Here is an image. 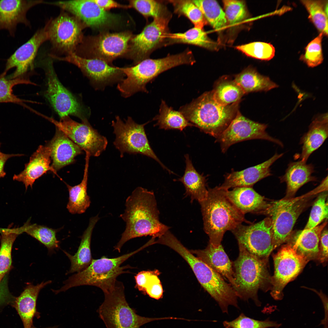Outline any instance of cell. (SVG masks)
I'll use <instances>...</instances> for the list:
<instances>
[{"label": "cell", "mask_w": 328, "mask_h": 328, "mask_svg": "<svg viewBox=\"0 0 328 328\" xmlns=\"http://www.w3.org/2000/svg\"><path fill=\"white\" fill-rule=\"evenodd\" d=\"M208 190L207 198L199 203L209 243L217 247L226 231H232L244 222H251L228 198L227 190L219 186Z\"/></svg>", "instance_id": "obj_2"}, {"label": "cell", "mask_w": 328, "mask_h": 328, "mask_svg": "<svg viewBox=\"0 0 328 328\" xmlns=\"http://www.w3.org/2000/svg\"><path fill=\"white\" fill-rule=\"evenodd\" d=\"M273 259L275 271L271 279V294L275 300H280L284 287L298 275L309 261L298 254L291 244L282 246Z\"/></svg>", "instance_id": "obj_16"}, {"label": "cell", "mask_w": 328, "mask_h": 328, "mask_svg": "<svg viewBox=\"0 0 328 328\" xmlns=\"http://www.w3.org/2000/svg\"><path fill=\"white\" fill-rule=\"evenodd\" d=\"M39 115L53 124L90 156L98 157L106 149L107 138L93 128L87 120L80 123L67 116L58 121L40 113Z\"/></svg>", "instance_id": "obj_12"}, {"label": "cell", "mask_w": 328, "mask_h": 328, "mask_svg": "<svg viewBox=\"0 0 328 328\" xmlns=\"http://www.w3.org/2000/svg\"><path fill=\"white\" fill-rule=\"evenodd\" d=\"M47 26L38 29L26 42L18 48L7 60L5 68L2 74L5 75L10 69L15 70L10 79L19 77L32 69L34 60L41 45L49 40Z\"/></svg>", "instance_id": "obj_20"}, {"label": "cell", "mask_w": 328, "mask_h": 328, "mask_svg": "<svg viewBox=\"0 0 328 328\" xmlns=\"http://www.w3.org/2000/svg\"><path fill=\"white\" fill-rule=\"evenodd\" d=\"M0 232V283L11 267V252L13 243L17 236L22 233L20 228L3 229Z\"/></svg>", "instance_id": "obj_38"}, {"label": "cell", "mask_w": 328, "mask_h": 328, "mask_svg": "<svg viewBox=\"0 0 328 328\" xmlns=\"http://www.w3.org/2000/svg\"><path fill=\"white\" fill-rule=\"evenodd\" d=\"M53 54L66 56L74 53L84 37L86 27L78 18L63 10L60 14L46 24Z\"/></svg>", "instance_id": "obj_11"}, {"label": "cell", "mask_w": 328, "mask_h": 328, "mask_svg": "<svg viewBox=\"0 0 328 328\" xmlns=\"http://www.w3.org/2000/svg\"><path fill=\"white\" fill-rule=\"evenodd\" d=\"M57 327L58 326H50V327H46V328H57ZM32 328H38L36 327H35L33 326L32 327Z\"/></svg>", "instance_id": "obj_56"}, {"label": "cell", "mask_w": 328, "mask_h": 328, "mask_svg": "<svg viewBox=\"0 0 328 328\" xmlns=\"http://www.w3.org/2000/svg\"><path fill=\"white\" fill-rule=\"evenodd\" d=\"M7 298L6 296L0 293V305L6 302L5 301L7 300Z\"/></svg>", "instance_id": "obj_55"}, {"label": "cell", "mask_w": 328, "mask_h": 328, "mask_svg": "<svg viewBox=\"0 0 328 328\" xmlns=\"http://www.w3.org/2000/svg\"><path fill=\"white\" fill-rule=\"evenodd\" d=\"M223 3L227 23L230 25H234L248 17V10L244 1L224 0Z\"/></svg>", "instance_id": "obj_47"}, {"label": "cell", "mask_w": 328, "mask_h": 328, "mask_svg": "<svg viewBox=\"0 0 328 328\" xmlns=\"http://www.w3.org/2000/svg\"><path fill=\"white\" fill-rule=\"evenodd\" d=\"M51 151L47 145H40L25 164L24 169L18 174H15L14 180L21 182L25 185L26 190L29 186L32 188L36 180L48 171L57 175L51 166Z\"/></svg>", "instance_id": "obj_24"}, {"label": "cell", "mask_w": 328, "mask_h": 328, "mask_svg": "<svg viewBox=\"0 0 328 328\" xmlns=\"http://www.w3.org/2000/svg\"><path fill=\"white\" fill-rule=\"evenodd\" d=\"M301 0L309 13L308 18L323 35L328 34L327 1Z\"/></svg>", "instance_id": "obj_41"}, {"label": "cell", "mask_w": 328, "mask_h": 328, "mask_svg": "<svg viewBox=\"0 0 328 328\" xmlns=\"http://www.w3.org/2000/svg\"><path fill=\"white\" fill-rule=\"evenodd\" d=\"M99 219L98 215L90 218L88 225L81 237L77 251L74 255H72L63 251L71 262L68 273L81 272L86 268L92 261L93 259L91 249V236L94 228Z\"/></svg>", "instance_id": "obj_31"}, {"label": "cell", "mask_w": 328, "mask_h": 328, "mask_svg": "<svg viewBox=\"0 0 328 328\" xmlns=\"http://www.w3.org/2000/svg\"><path fill=\"white\" fill-rule=\"evenodd\" d=\"M5 76L0 75V103L11 102L25 106V101L20 99L12 93V88L20 84H34L29 80L21 77L8 79Z\"/></svg>", "instance_id": "obj_45"}, {"label": "cell", "mask_w": 328, "mask_h": 328, "mask_svg": "<svg viewBox=\"0 0 328 328\" xmlns=\"http://www.w3.org/2000/svg\"><path fill=\"white\" fill-rule=\"evenodd\" d=\"M231 231L238 244L242 245L254 256L267 261L275 249L272 225L268 217L249 225L241 224Z\"/></svg>", "instance_id": "obj_15"}, {"label": "cell", "mask_w": 328, "mask_h": 328, "mask_svg": "<svg viewBox=\"0 0 328 328\" xmlns=\"http://www.w3.org/2000/svg\"><path fill=\"white\" fill-rule=\"evenodd\" d=\"M207 22L214 29L220 30L227 24L225 14L218 2L214 0H194Z\"/></svg>", "instance_id": "obj_39"}, {"label": "cell", "mask_w": 328, "mask_h": 328, "mask_svg": "<svg viewBox=\"0 0 328 328\" xmlns=\"http://www.w3.org/2000/svg\"><path fill=\"white\" fill-rule=\"evenodd\" d=\"M154 192L141 187L136 188L126 199L125 211L120 215L125 223V231L114 250L120 252L130 239L148 235L157 237L170 227L159 220V211Z\"/></svg>", "instance_id": "obj_1"}, {"label": "cell", "mask_w": 328, "mask_h": 328, "mask_svg": "<svg viewBox=\"0 0 328 328\" xmlns=\"http://www.w3.org/2000/svg\"><path fill=\"white\" fill-rule=\"evenodd\" d=\"M239 102L222 105L215 100L212 91L180 107L179 111L195 127L216 138L236 116Z\"/></svg>", "instance_id": "obj_3"}, {"label": "cell", "mask_w": 328, "mask_h": 328, "mask_svg": "<svg viewBox=\"0 0 328 328\" xmlns=\"http://www.w3.org/2000/svg\"><path fill=\"white\" fill-rule=\"evenodd\" d=\"M235 48L248 56L262 60H270L275 55L274 46L264 42H252L237 46Z\"/></svg>", "instance_id": "obj_42"}, {"label": "cell", "mask_w": 328, "mask_h": 328, "mask_svg": "<svg viewBox=\"0 0 328 328\" xmlns=\"http://www.w3.org/2000/svg\"><path fill=\"white\" fill-rule=\"evenodd\" d=\"M166 39L172 43L193 45L210 50L216 49V43L209 38L203 29L194 27L184 32L169 33Z\"/></svg>", "instance_id": "obj_37"}, {"label": "cell", "mask_w": 328, "mask_h": 328, "mask_svg": "<svg viewBox=\"0 0 328 328\" xmlns=\"http://www.w3.org/2000/svg\"><path fill=\"white\" fill-rule=\"evenodd\" d=\"M149 122L140 124L128 116L124 122L117 116L111 122L115 138L113 144L122 157L125 153L140 154L151 158L159 163L170 173L173 172L166 167L155 153L149 143L145 126Z\"/></svg>", "instance_id": "obj_9"}, {"label": "cell", "mask_w": 328, "mask_h": 328, "mask_svg": "<svg viewBox=\"0 0 328 328\" xmlns=\"http://www.w3.org/2000/svg\"><path fill=\"white\" fill-rule=\"evenodd\" d=\"M124 285L117 281L114 289L104 293V299L97 312L107 328H140L152 321L173 319L172 317L151 318L141 316L126 300Z\"/></svg>", "instance_id": "obj_8"}, {"label": "cell", "mask_w": 328, "mask_h": 328, "mask_svg": "<svg viewBox=\"0 0 328 328\" xmlns=\"http://www.w3.org/2000/svg\"><path fill=\"white\" fill-rule=\"evenodd\" d=\"M132 34L128 32H104L84 37L74 53L86 58H95L111 64L116 58L126 53Z\"/></svg>", "instance_id": "obj_10"}, {"label": "cell", "mask_w": 328, "mask_h": 328, "mask_svg": "<svg viewBox=\"0 0 328 328\" xmlns=\"http://www.w3.org/2000/svg\"><path fill=\"white\" fill-rule=\"evenodd\" d=\"M44 63L47 79L45 95L60 118L70 115L78 117L82 121L87 120L90 111L85 108L60 81L52 60L48 59Z\"/></svg>", "instance_id": "obj_13"}, {"label": "cell", "mask_w": 328, "mask_h": 328, "mask_svg": "<svg viewBox=\"0 0 328 328\" xmlns=\"http://www.w3.org/2000/svg\"><path fill=\"white\" fill-rule=\"evenodd\" d=\"M129 5L145 17L154 18L169 12L161 2L154 0H131Z\"/></svg>", "instance_id": "obj_46"}, {"label": "cell", "mask_w": 328, "mask_h": 328, "mask_svg": "<svg viewBox=\"0 0 328 328\" xmlns=\"http://www.w3.org/2000/svg\"><path fill=\"white\" fill-rule=\"evenodd\" d=\"M159 112L153 120L156 121L155 126H158L160 129L182 131L188 127H195L181 112L169 107L163 100L161 101Z\"/></svg>", "instance_id": "obj_35"}, {"label": "cell", "mask_w": 328, "mask_h": 328, "mask_svg": "<svg viewBox=\"0 0 328 328\" xmlns=\"http://www.w3.org/2000/svg\"><path fill=\"white\" fill-rule=\"evenodd\" d=\"M212 91L217 101L225 106L240 101L245 94L234 80L227 76L220 78L216 83Z\"/></svg>", "instance_id": "obj_36"}, {"label": "cell", "mask_w": 328, "mask_h": 328, "mask_svg": "<svg viewBox=\"0 0 328 328\" xmlns=\"http://www.w3.org/2000/svg\"><path fill=\"white\" fill-rule=\"evenodd\" d=\"M176 11L187 17L194 27L203 29L207 22L200 9L192 0L174 1Z\"/></svg>", "instance_id": "obj_43"}, {"label": "cell", "mask_w": 328, "mask_h": 328, "mask_svg": "<svg viewBox=\"0 0 328 328\" xmlns=\"http://www.w3.org/2000/svg\"><path fill=\"white\" fill-rule=\"evenodd\" d=\"M195 62L192 52L188 50L163 58L145 59L134 66L122 67L126 77L118 84L117 88L125 98L139 92L148 93L146 85L161 73L180 65H192Z\"/></svg>", "instance_id": "obj_4"}, {"label": "cell", "mask_w": 328, "mask_h": 328, "mask_svg": "<svg viewBox=\"0 0 328 328\" xmlns=\"http://www.w3.org/2000/svg\"><path fill=\"white\" fill-rule=\"evenodd\" d=\"M184 157L186 167L184 174L175 181H180L183 184L186 190V196L190 197L191 203L195 200L199 203L204 200L208 195L206 177L196 171L188 154H186Z\"/></svg>", "instance_id": "obj_30"}, {"label": "cell", "mask_w": 328, "mask_h": 328, "mask_svg": "<svg viewBox=\"0 0 328 328\" xmlns=\"http://www.w3.org/2000/svg\"><path fill=\"white\" fill-rule=\"evenodd\" d=\"M159 274V271L155 270L149 276L145 285L144 293L157 300L162 298L163 293L162 285L158 276Z\"/></svg>", "instance_id": "obj_50"}, {"label": "cell", "mask_w": 328, "mask_h": 328, "mask_svg": "<svg viewBox=\"0 0 328 328\" xmlns=\"http://www.w3.org/2000/svg\"><path fill=\"white\" fill-rule=\"evenodd\" d=\"M43 3L42 0H0V30H6L11 36L14 37L18 24L30 27L27 12L33 6Z\"/></svg>", "instance_id": "obj_21"}, {"label": "cell", "mask_w": 328, "mask_h": 328, "mask_svg": "<svg viewBox=\"0 0 328 328\" xmlns=\"http://www.w3.org/2000/svg\"><path fill=\"white\" fill-rule=\"evenodd\" d=\"M146 246L145 245L134 251L115 258L104 256L93 259L86 268L70 277L62 287L53 291L57 294L73 287L89 285L100 288L104 293L109 292L114 288L119 275L129 272L127 269L133 268L129 265L121 266V265Z\"/></svg>", "instance_id": "obj_5"}, {"label": "cell", "mask_w": 328, "mask_h": 328, "mask_svg": "<svg viewBox=\"0 0 328 328\" xmlns=\"http://www.w3.org/2000/svg\"><path fill=\"white\" fill-rule=\"evenodd\" d=\"M239 254L233 263L237 297L244 300L251 299L258 306H260L258 292L265 290L271 282L267 267V261L260 259L249 253L242 245L238 244Z\"/></svg>", "instance_id": "obj_6"}, {"label": "cell", "mask_w": 328, "mask_h": 328, "mask_svg": "<svg viewBox=\"0 0 328 328\" xmlns=\"http://www.w3.org/2000/svg\"><path fill=\"white\" fill-rule=\"evenodd\" d=\"M51 281L42 282L36 285L29 284L12 303L22 322L24 328H32L35 316H39L36 310V301L40 290L50 283Z\"/></svg>", "instance_id": "obj_26"}, {"label": "cell", "mask_w": 328, "mask_h": 328, "mask_svg": "<svg viewBox=\"0 0 328 328\" xmlns=\"http://www.w3.org/2000/svg\"><path fill=\"white\" fill-rule=\"evenodd\" d=\"M234 80L244 94L254 92L267 91L278 85L266 76L261 75L255 69L247 68L236 75Z\"/></svg>", "instance_id": "obj_34"}, {"label": "cell", "mask_w": 328, "mask_h": 328, "mask_svg": "<svg viewBox=\"0 0 328 328\" xmlns=\"http://www.w3.org/2000/svg\"><path fill=\"white\" fill-rule=\"evenodd\" d=\"M284 153H275L266 161L240 171H233L224 176L223 183L219 187L228 190L232 188L252 187L261 180L272 175L270 167Z\"/></svg>", "instance_id": "obj_22"}, {"label": "cell", "mask_w": 328, "mask_h": 328, "mask_svg": "<svg viewBox=\"0 0 328 328\" xmlns=\"http://www.w3.org/2000/svg\"><path fill=\"white\" fill-rule=\"evenodd\" d=\"M52 57L77 66L89 79L96 90H104L108 86L120 83L125 77L122 67L114 66L100 59L84 58L74 53L63 57L53 55Z\"/></svg>", "instance_id": "obj_14"}, {"label": "cell", "mask_w": 328, "mask_h": 328, "mask_svg": "<svg viewBox=\"0 0 328 328\" xmlns=\"http://www.w3.org/2000/svg\"><path fill=\"white\" fill-rule=\"evenodd\" d=\"M327 224L325 221L312 229L303 230L291 244L297 252L309 261L318 258L320 235Z\"/></svg>", "instance_id": "obj_33"}, {"label": "cell", "mask_w": 328, "mask_h": 328, "mask_svg": "<svg viewBox=\"0 0 328 328\" xmlns=\"http://www.w3.org/2000/svg\"><path fill=\"white\" fill-rule=\"evenodd\" d=\"M171 17L168 12L154 19L140 33L132 37L126 53L135 65L148 58L151 53L166 39Z\"/></svg>", "instance_id": "obj_17"}, {"label": "cell", "mask_w": 328, "mask_h": 328, "mask_svg": "<svg viewBox=\"0 0 328 328\" xmlns=\"http://www.w3.org/2000/svg\"><path fill=\"white\" fill-rule=\"evenodd\" d=\"M29 220L21 227L25 232L44 245L51 252L59 247V241L56 237L58 229L36 224H31Z\"/></svg>", "instance_id": "obj_40"}, {"label": "cell", "mask_w": 328, "mask_h": 328, "mask_svg": "<svg viewBox=\"0 0 328 328\" xmlns=\"http://www.w3.org/2000/svg\"><path fill=\"white\" fill-rule=\"evenodd\" d=\"M327 114L321 115L314 119L308 132L301 138L302 145L301 160L306 162L310 155L318 149L328 137Z\"/></svg>", "instance_id": "obj_27"}, {"label": "cell", "mask_w": 328, "mask_h": 328, "mask_svg": "<svg viewBox=\"0 0 328 328\" xmlns=\"http://www.w3.org/2000/svg\"><path fill=\"white\" fill-rule=\"evenodd\" d=\"M50 148L52 164L55 172L72 164L75 158L83 153V150L62 131L56 127L55 134L46 144Z\"/></svg>", "instance_id": "obj_23"}, {"label": "cell", "mask_w": 328, "mask_h": 328, "mask_svg": "<svg viewBox=\"0 0 328 328\" xmlns=\"http://www.w3.org/2000/svg\"><path fill=\"white\" fill-rule=\"evenodd\" d=\"M327 196L326 193L321 194L314 203L304 230L312 229L318 226L324 219H327Z\"/></svg>", "instance_id": "obj_49"}, {"label": "cell", "mask_w": 328, "mask_h": 328, "mask_svg": "<svg viewBox=\"0 0 328 328\" xmlns=\"http://www.w3.org/2000/svg\"><path fill=\"white\" fill-rule=\"evenodd\" d=\"M93 0L101 8L106 11L114 8L127 9L131 7L129 5H122L112 0Z\"/></svg>", "instance_id": "obj_53"}, {"label": "cell", "mask_w": 328, "mask_h": 328, "mask_svg": "<svg viewBox=\"0 0 328 328\" xmlns=\"http://www.w3.org/2000/svg\"><path fill=\"white\" fill-rule=\"evenodd\" d=\"M319 259L321 262H324L328 258V231L324 230L322 232L320 238Z\"/></svg>", "instance_id": "obj_51"}, {"label": "cell", "mask_w": 328, "mask_h": 328, "mask_svg": "<svg viewBox=\"0 0 328 328\" xmlns=\"http://www.w3.org/2000/svg\"><path fill=\"white\" fill-rule=\"evenodd\" d=\"M226 195L233 204L244 214L248 213L261 214L267 202L265 198L252 187H237L227 190Z\"/></svg>", "instance_id": "obj_29"}, {"label": "cell", "mask_w": 328, "mask_h": 328, "mask_svg": "<svg viewBox=\"0 0 328 328\" xmlns=\"http://www.w3.org/2000/svg\"><path fill=\"white\" fill-rule=\"evenodd\" d=\"M321 191L319 187L300 196L267 202L261 214L270 219L274 249L289 239L295 224L315 195Z\"/></svg>", "instance_id": "obj_7"}, {"label": "cell", "mask_w": 328, "mask_h": 328, "mask_svg": "<svg viewBox=\"0 0 328 328\" xmlns=\"http://www.w3.org/2000/svg\"><path fill=\"white\" fill-rule=\"evenodd\" d=\"M222 277L227 279L234 290L236 287L233 263L221 244L215 247L208 243L203 250L190 251Z\"/></svg>", "instance_id": "obj_25"}, {"label": "cell", "mask_w": 328, "mask_h": 328, "mask_svg": "<svg viewBox=\"0 0 328 328\" xmlns=\"http://www.w3.org/2000/svg\"><path fill=\"white\" fill-rule=\"evenodd\" d=\"M60 8L80 19L86 26L101 29L111 27L118 17L100 7L93 0L62 1L48 2Z\"/></svg>", "instance_id": "obj_19"}, {"label": "cell", "mask_w": 328, "mask_h": 328, "mask_svg": "<svg viewBox=\"0 0 328 328\" xmlns=\"http://www.w3.org/2000/svg\"><path fill=\"white\" fill-rule=\"evenodd\" d=\"M1 143H0V147ZM23 155L21 154H6L1 152L0 150V178L4 177L6 175L4 168L6 162L10 158Z\"/></svg>", "instance_id": "obj_54"}, {"label": "cell", "mask_w": 328, "mask_h": 328, "mask_svg": "<svg viewBox=\"0 0 328 328\" xmlns=\"http://www.w3.org/2000/svg\"><path fill=\"white\" fill-rule=\"evenodd\" d=\"M300 160L290 162L288 165L285 174L280 177L287 185L286 193L285 198L293 197L297 190L306 183L316 180L312 176L314 167L312 164Z\"/></svg>", "instance_id": "obj_28"}, {"label": "cell", "mask_w": 328, "mask_h": 328, "mask_svg": "<svg viewBox=\"0 0 328 328\" xmlns=\"http://www.w3.org/2000/svg\"><path fill=\"white\" fill-rule=\"evenodd\" d=\"M86 153L83 177L79 184L71 186L65 183L69 192V200L67 208L72 214H82L89 207L91 201L87 193L89 160L90 157Z\"/></svg>", "instance_id": "obj_32"}, {"label": "cell", "mask_w": 328, "mask_h": 328, "mask_svg": "<svg viewBox=\"0 0 328 328\" xmlns=\"http://www.w3.org/2000/svg\"><path fill=\"white\" fill-rule=\"evenodd\" d=\"M267 127V125L250 120L239 111L228 127L216 138L215 141L220 143L221 151L224 153L234 144L254 139L268 140L283 147V145L281 141L271 137L266 132Z\"/></svg>", "instance_id": "obj_18"}, {"label": "cell", "mask_w": 328, "mask_h": 328, "mask_svg": "<svg viewBox=\"0 0 328 328\" xmlns=\"http://www.w3.org/2000/svg\"><path fill=\"white\" fill-rule=\"evenodd\" d=\"M223 324L225 328H278L282 325L269 318L258 320L247 317L243 313L232 321H224Z\"/></svg>", "instance_id": "obj_44"}, {"label": "cell", "mask_w": 328, "mask_h": 328, "mask_svg": "<svg viewBox=\"0 0 328 328\" xmlns=\"http://www.w3.org/2000/svg\"><path fill=\"white\" fill-rule=\"evenodd\" d=\"M323 35L320 33L310 42L305 48L304 54L300 59L309 67H313L320 64L323 60L322 41Z\"/></svg>", "instance_id": "obj_48"}, {"label": "cell", "mask_w": 328, "mask_h": 328, "mask_svg": "<svg viewBox=\"0 0 328 328\" xmlns=\"http://www.w3.org/2000/svg\"><path fill=\"white\" fill-rule=\"evenodd\" d=\"M154 271H142L138 272L135 276L136 282L135 287L144 293L145 285L148 279Z\"/></svg>", "instance_id": "obj_52"}]
</instances>
